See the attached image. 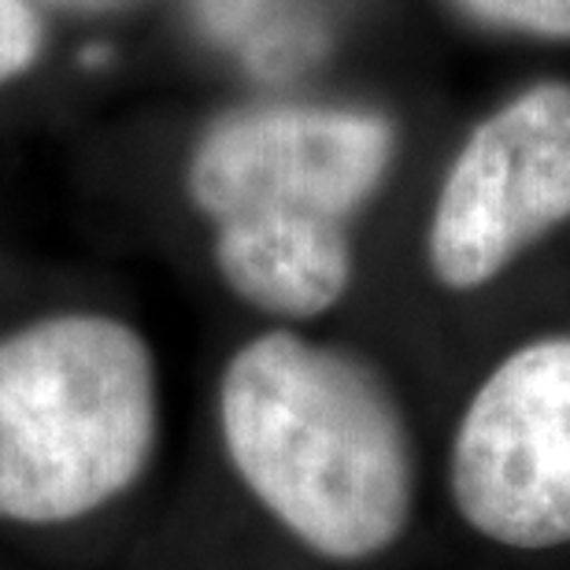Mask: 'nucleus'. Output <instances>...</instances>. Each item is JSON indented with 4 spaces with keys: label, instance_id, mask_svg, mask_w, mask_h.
<instances>
[{
    "label": "nucleus",
    "instance_id": "obj_6",
    "mask_svg": "<svg viewBox=\"0 0 570 570\" xmlns=\"http://www.w3.org/2000/svg\"><path fill=\"white\" fill-rule=\"evenodd\" d=\"M45 49V22L30 0H0V89L30 75Z\"/></svg>",
    "mask_w": 570,
    "mask_h": 570
},
{
    "label": "nucleus",
    "instance_id": "obj_4",
    "mask_svg": "<svg viewBox=\"0 0 570 570\" xmlns=\"http://www.w3.org/2000/svg\"><path fill=\"white\" fill-rule=\"evenodd\" d=\"M449 493L500 549L570 544V337L530 341L489 371L455 426Z\"/></svg>",
    "mask_w": 570,
    "mask_h": 570
},
{
    "label": "nucleus",
    "instance_id": "obj_3",
    "mask_svg": "<svg viewBox=\"0 0 570 570\" xmlns=\"http://www.w3.org/2000/svg\"><path fill=\"white\" fill-rule=\"evenodd\" d=\"M159 438L148 341L60 312L0 337V522L63 527L130 493Z\"/></svg>",
    "mask_w": 570,
    "mask_h": 570
},
{
    "label": "nucleus",
    "instance_id": "obj_2",
    "mask_svg": "<svg viewBox=\"0 0 570 570\" xmlns=\"http://www.w3.org/2000/svg\"><path fill=\"white\" fill-rule=\"evenodd\" d=\"M382 116L326 105H256L215 119L186 164V193L212 223L215 271L237 301L315 318L348 293L352 219L393 164Z\"/></svg>",
    "mask_w": 570,
    "mask_h": 570
},
{
    "label": "nucleus",
    "instance_id": "obj_7",
    "mask_svg": "<svg viewBox=\"0 0 570 570\" xmlns=\"http://www.w3.org/2000/svg\"><path fill=\"white\" fill-rule=\"evenodd\" d=\"M474 16L538 38H570V0H460Z\"/></svg>",
    "mask_w": 570,
    "mask_h": 570
},
{
    "label": "nucleus",
    "instance_id": "obj_1",
    "mask_svg": "<svg viewBox=\"0 0 570 570\" xmlns=\"http://www.w3.org/2000/svg\"><path fill=\"white\" fill-rule=\"evenodd\" d=\"M219 433L259 508L323 560H374L412 527V426L356 352L293 330L245 341L219 379Z\"/></svg>",
    "mask_w": 570,
    "mask_h": 570
},
{
    "label": "nucleus",
    "instance_id": "obj_5",
    "mask_svg": "<svg viewBox=\"0 0 570 570\" xmlns=\"http://www.w3.org/2000/svg\"><path fill=\"white\" fill-rule=\"evenodd\" d=\"M570 219V86H538L485 119L452 159L426 256L449 289H478Z\"/></svg>",
    "mask_w": 570,
    "mask_h": 570
}]
</instances>
